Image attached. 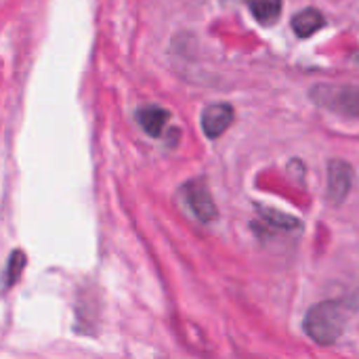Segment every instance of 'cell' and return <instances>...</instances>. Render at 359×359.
Segmentation results:
<instances>
[{
  "instance_id": "1",
  "label": "cell",
  "mask_w": 359,
  "mask_h": 359,
  "mask_svg": "<svg viewBox=\"0 0 359 359\" xmlns=\"http://www.w3.org/2000/svg\"><path fill=\"white\" fill-rule=\"evenodd\" d=\"M353 305L347 301H324L313 305L303 322L305 334L318 345H334L353 313Z\"/></svg>"
},
{
  "instance_id": "2",
  "label": "cell",
  "mask_w": 359,
  "mask_h": 359,
  "mask_svg": "<svg viewBox=\"0 0 359 359\" xmlns=\"http://www.w3.org/2000/svg\"><path fill=\"white\" fill-rule=\"evenodd\" d=\"M311 101L332 114L359 120V86L353 84H316Z\"/></svg>"
},
{
  "instance_id": "3",
  "label": "cell",
  "mask_w": 359,
  "mask_h": 359,
  "mask_svg": "<svg viewBox=\"0 0 359 359\" xmlns=\"http://www.w3.org/2000/svg\"><path fill=\"white\" fill-rule=\"evenodd\" d=\"M183 198L189 206V210L196 215L202 223H212L219 217V210L215 206V200L208 191V185L204 179H194L183 185Z\"/></svg>"
},
{
  "instance_id": "4",
  "label": "cell",
  "mask_w": 359,
  "mask_h": 359,
  "mask_svg": "<svg viewBox=\"0 0 359 359\" xmlns=\"http://www.w3.org/2000/svg\"><path fill=\"white\" fill-rule=\"evenodd\" d=\"M353 183V168L343 160H332L328 164V200L339 206L349 196Z\"/></svg>"
},
{
  "instance_id": "5",
  "label": "cell",
  "mask_w": 359,
  "mask_h": 359,
  "mask_svg": "<svg viewBox=\"0 0 359 359\" xmlns=\"http://www.w3.org/2000/svg\"><path fill=\"white\" fill-rule=\"evenodd\" d=\"M233 107L229 103H212L202 111V128L206 133L208 139H217L221 137L233 122Z\"/></svg>"
},
{
  "instance_id": "6",
  "label": "cell",
  "mask_w": 359,
  "mask_h": 359,
  "mask_svg": "<svg viewBox=\"0 0 359 359\" xmlns=\"http://www.w3.org/2000/svg\"><path fill=\"white\" fill-rule=\"evenodd\" d=\"M168 118H170V114L158 105H147L137 111V122L149 137H160Z\"/></svg>"
},
{
  "instance_id": "7",
  "label": "cell",
  "mask_w": 359,
  "mask_h": 359,
  "mask_svg": "<svg viewBox=\"0 0 359 359\" xmlns=\"http://www.w3.org/2000/svg\"><path fill=\"white\" fill-rule=\"evenodd\" d=\"M324 25H326V19L318 8H305L292 17V29L299 38H311Z\"/></svg>"
},
{
  "instance_id": "8",
  "label": "cell",
  "mask_w": 359,
  "mask_h": 359,
  "mask_svg": "<svg viewBox=\"0 0 359 359\" xmlns=\"http://www.w3.org/2000/svg\"><path fill=\"white\" fill-rule=\"evenodd\" d=\"M250 13L261 25H273L282 15V0H250Z\"/></svg>"
},
{
  "instance_id": "9",
  "label": "cell",
  "mask_w": 359,
  "mask_h": 359,
  "mask_svg": "<svg viewBox=\"0 0 359 359\" xmlns=\"http://www.w3.org/2000/svg\"><path fill=\"white\" fill-rule=\"evenodd\" d=\"M23 267H25V255L21 250H15L6 263V269H4V290H8L19 280Z\"/></svg>"
},
{
  "instance_id": "10",
  "label": "cell",
  "mask_w": 359,
  "mask_h": 359,
  "mask_svg": "<svg viewBox=\"0 0 359 359\" xmlns=\"http://www.w3.org/2000/svg\"><path fill=\"white\" fill-rule=\"evenodd\" d=\"M263 215H265L267 223H269V225H276V227H299V225H301L299 219H292V217H288V215H280V212H276V210H267V212H263Z\"/></svg>"
},
{
  "instance_id": "11",
  "label": "cell",
  "mask_w": 359,
  "mask_h": 359,
  "mask_svg": "<svg viewBox=\"0 0 359 359\" xmlns=\"http://www.w3.org/2000/svg\"><path fill=\"white\" fill-rule=\"evenodd\" d=\"M355 61H358V63H359V53H355Z\"/></svg>"
}]
</instances>
